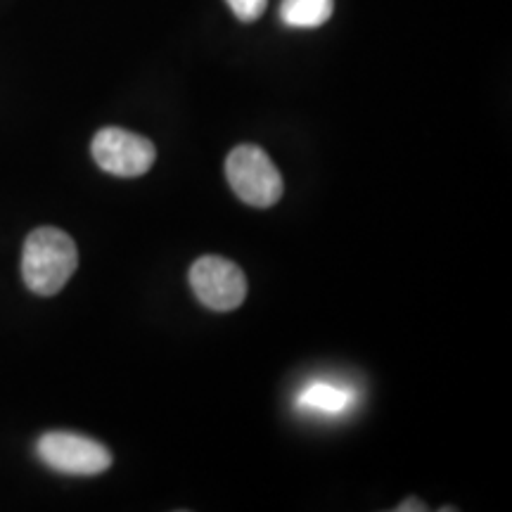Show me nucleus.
<instances>
[{"instance_id":"obj_1","label":"nucleus","mask_w":512,"mask_h":512,"mask_svg":"<svg viewBox=\"0 0 512 512\" xmlns=\"http://www.w3.org/2000/svg\"><path fill=\"white\" fill-rule=\"evenodd\" d=\"M79 266V249L60 228H36L24 242L22 278L38 297H53Z\"/></svg>"},{"instance_id":"obj_2","label":"nucleus","mask_w":512,"mask_h":512,"mask_svg":"<svg viewBox=\"0 0 512 512\" xmlns=\"http://www.w3.org/2000/svg\"><path fill=\"white\" fill-rule=\"evenodd\" d=\"M230 188L245 204L266 209L283 197V176L256 145H238L226 159Z\"/></svg>"},{"instance_id":"obj_3","label":"nucleus","mask_w":512,"mask_h":512,"mask_svg":"<svg viewBox=\"0 0 512 512\" xmlns=\"http://www.w3.org/2000/svg\"><path fill=\"white\" fill-rule=\"evenodd\" d=\"M38 458L50 470L74 477H93L110 470L112 456L98 441L74 432H48L38 439Z\"/></svg>"},{"instance_id":"obj_4","label":"nucleus","mask_w":512,"mask_h":512,"mask_svg":"<svg viewBox=\"0 0 512 512\" xmlns=\"http://www.w3.org/2000/svg\"><path fill=\"white\" fill-rule=\"evenodd\" d=\"M95 164L119 178H138L152 169L157 150L150 140L124 128H102L91 145Z\"/></svg>"},{"instance_id":"obj_5","label":"nucleus","mask_w":512,"mask_h":512,"mask_svg":"<svg viewBox=\"0 0 512 512\" xmlns=\"http://www.w3.org/2000/svg\"><path fill=\"white\" fill-rule=\"evenodd\" d=\"M190 285L207 309L219 313L238 309L247 297L245 273L223 256H200L190 268Z\"/></svg>"},{"instance_id":"obj_6","label":"nucleus","mask_w":512,"mask_h":512,"mask_svg":"<svg viewBox=\"0 0 512 512\" xmlns=\"http://www.w3.org/2000/svg\"><path fill=\"white\" fill-rule=\"evenodd\" d=\"M297 406L318 415H342L354 406V392L332 382H311L297 396Z\"/></svg>"},{"instance_id":"obj_7","label":"nucleus","mask_w":512,"mask_h":512,"mask_svg":"<svg viewBox=\"0 0 512 512\" xmlns=\"http://www.w3.org/2000/svg\"><path fill=\"white\" fill-rule=\"evenodd\" d=\"M335 12V0H283L280 19L292 29H318Z\"/></svg>"},{"instance_id":"obj_8","label":"nucleus","mask_w":512,"mask_h":512,"mask_svg":"<svg viewBox=\"0 0 512 512\" xmlns=\"http://www.w3.org/2000/svg\"><path fill=\"white\" fill-rule=\"evenodd\" d=\"M226 3L233 10V15L245 24L256 22L268 8V0H226Z\"/></svg>"},{"instance_id":"obj_9","label":"nucleus","mask_w":512,"mask_h":512,"mask_svg":"<svg viewBox=\"0 0 512 512\" xmlns=\"http://www.w3.org/2000/svg\"><path fill=\"white\" fill-rule=\"evenodd\" d=\"M399 512H403V510H425V505H413V501L408 503L406 501V505H401V508H396Z\"/></svg>"}]
</instances>
